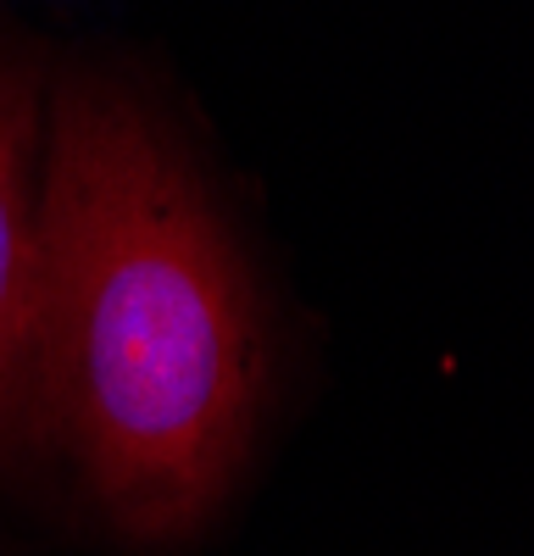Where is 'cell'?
I'll use <instances>...</instances> for the list:
<instances>
[{
  "mask_svg": "<svg viewBox=\"0 0 534 556\" xmlns=\"http://www.w3.org/2000/svg\"><path fill=\"white\" fill-rule=\"evenodd\" d=\"M267 395L251 267L173 123L67 73L39 178L34 445H56L134 545L195 534L234 490Z\"/></svg>",
  "mask_w": 534,
  "mask_h": 556,
  "instance_id": "6da1fadb",
  "label": "cell"
},
{
  "mask_svg": "<svg viewBox=\"0 0 534 556\" xmlns=\"http://www.w3.org/2000/svg\"><path fill=\"white\" fill-rule=\"evenodd\" d=\"M39 78L0 45V456L34 445V295H39Z\"/></svg>",
  "mask_w": 534,
  "mask_h": 556,
  "instance_id": "7a4b0ae2",
  "label": "cell"
}]
</instances>
